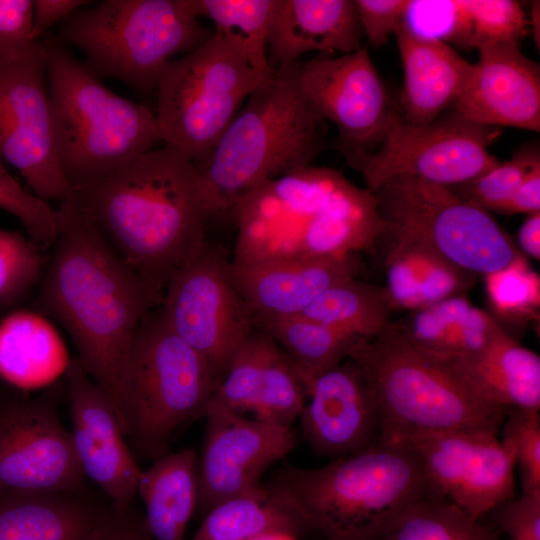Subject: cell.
<instances>
[{
    "label": "cell",
    "instance_id": "6da1fadb",
    "mask_svg": "<svg viewBox=\"0 0 540 540\" xmlns=\"http://www.w3.org/2000/svg\"><path fill=\"white\" fill-rule=\"evenodd\" d=\"M56 211L57 235L36 305L68 332L78 361L109 398L124 432L129 355L142 320L162 298L119 256L79 205L65 201Z\"/></svg>",
    "mask_w": 540,
    "mask_h": 540
},
{
    "label": "cell",
    "instance_id": "7a4b0ae2",
    "mask_svg": "<svg viewBox=\"0 0 540 540\" xmlns=\"http://www.w3.org/2000/svg\"><path fill=\"white\" fill-rule=\"evenodd\" d=\"M72 201L161 298L174 273L207 243L208 222L222 213L198 167L165 144L74 189Z\"/></svg>",
    "mask_w": 540,
    "mask_h": 540
},
{
    "label": "cell",
    "instance_id": "3957f363",
    "mask_svg": "<svg viewBox=\"0 0 540 540\" xmlns=\"http://www.w3.org/2000/svg\"><path fill=\"white\" fill-rule=\"evenodd\" d=\"M232 210L233 264L358 254L385 232L371 191L313 165L260 183Z\"/></svg>",
    "mask_w": 540,
    "mask_h": 540
},
{
    "label": "cell",
    "instance_id": "277c9868",
    "mask_svg": "<svg viewBox=\"0 0 540 540\" xmlns=\"http://www.w3.org/2000/svg\"><path fill=\"white\" fill-rule=\"evenodd\" d=\"M266 486L322 540H386L418 504L442 497L419 456L400 443H378L314 469L284 466Z\"/></svg>",
    "mask_w": 540,
    "mask_h": 540
},
{
    "label": "cell",
    "instance_id": "5b68a950",
    "mask_svg": "<svg viewBox=\"0 0 540 540\" xmlns=\"http://www.w3.org/2000/svg\"><path fill=\"white\" fill-rule=\"evenodd\" d=\"M299 62L272 68L198 169L222 212L260 183L312 165L325 121L305 96Z\"/></svg>",
    "mask_w": 540,
    "mask_h": 540
},
{
    "label": "cell",
    "instance_id": "8992f818",
    "mask_svg": "<svg viewBox=\"0 0 540 540\" xmlns=\"http://www.w3.org/2000/svg\"><path fill=\"white\" fill-rule=\"evenodd\" d=\"M41 43L57 157L73 190L163 142L149 107L109 89L56 36Z\"/></svg>",
    "mask_w": 540,
    "mask_h": 540
},
{
    "label": "cell",
    "instance_id": "52a82bcc",
    "mask_svg": "<svg viewBox=\"0 0 540 540\" xmlns=\"http://www.w3.org/2000/svg\"><path fill=\"white\" fill-rule=\"evenodd\" d=\"M368 381L380 414L378 443L449 430L498 434L507 410L479 398L443 360L418 348L399 322L357 340L349 353Z\"/></svg>",
    "mask_w": 540,
    "mask_h": 540
},
{
    "label": "cell",
    "instance_id": "ba28073f",
    "mask_svg": "<svg viewBox=\"0 0 540 540\" xmlns=\"http://www.w3.org/2000/svg\"><path fill=\"white\" fill-rule=\"evenodd\" d=\"M212 33L193 0H102L62 21L56 38L82 51L85 65L101 80L150 92L167 63Z\"/></svg>",
    "mask_w": 540,
    "mask_h": 540
},
{
    "label": "cell",
    "instance_id": "9c48e42d",
    "mask_svg": "<svg viewBox=\"0 0 540 540\" xmlns=\"http://www.w3.org/2000/svg\"><path fill=\"white\" fill-rule=\"evenodd\" d=\"M216 384L208 362L170 329L159 308L149 312L124 379V434L133 450L152 459L166 454L174 435L203 417Z\"/></svg>",
    "mask_w": 540,
    "mask_h": 540
},
{
    "label": "cell",
    "instance_id": "30bf717a",
    "mask_svg": "<svg viewBox=\"0 0 540 540\" xmlns=\"http://www.w3.org/2000/svg\"><path fill=\"white\" fill-rule=\"evenodd\" d=\"M271 71L255 69L213 31L198 47L167 63L158 76L155 114L164 144L196 166L203 163Z\"/></svg>",
    "mask_w": 540,
    "mask_h": 540
},
{
    "label": "cell",
    "instance_id": "8fae6325",
    "mask_svg": "<svg viewBox=\"0 0 540 540\" xmlns=\"http://www.w3.org/2000/svg\"><path fill=\"white\" fill-rule=\"evenodd\" d=\"M371 192L385 231L417 238L476 275L499 270L522 254L487 211L449 187L402 175Z\"/></svg>",
    "mask_w": 540,
    "mask_h": 540
},
{
    "label": "cell",
    "instance_id": "7c38bea8",
    "mask_svg": "<svg viewBox=\"0 0 540 540\" xmlns=\"http://www.w3.org/2000/svg\"><path fill=\"white\" fill-rule=\"evenodd\" d=\"M500 134L501 128L474 123L452 109L426 125L401 119L375 151L347 161L369 191L402 175L452 187L500 163L488 149Z\"/></svg>",
    "mask_w": 540,
    "mask_h": 540
},
{
    "label": "cell",
    "instance_id": "4fadbf2b",
    "mask_svg": "<svg viewBox=\"0 0 540 540\" xmlns=\"http://www.w3.org/2000/svg\"><path fill=\"white\" fill-rule=\"evenodd\" d=\"M158 308L170 329L208 362L217 381L255 328L230 261L208 243L174 273Z\"/></svg>",
    "mask_w": 540,
    "mask_h": 540
},
{
    "label": "cell",
    "instance_id": "5bb4252c",
    "mask_svg": "<svg viewBox=\"0 0 540 540\" xmlns=\"http://www.w3.org/2000/svg\"><path fill=\"white\" fill-rule=\"evenodd\" d=\"M61 382L37 397L0 395V496L85 488L70 432L58 403Z\"/></svg>",
    "mask_w": 540,
    "mask_h": 540
},
{
    "label": "cell",
    "instance_id": "9a60e30c",
    "mask_svg": "<svg viewBox=\"0 0 540 540\" xmlns=\"http://www.w3.org/2000/svg\"><path fill=\"white\" fill-rule=\"evenodd\" d=\"M0 158L40 199H73L57 157L41 41L19 58L0 60Z\"/></svg>",
    "mask_w": 540,
    "mask_h": 540
},
{
    "label": "cell",
    "instance_id": "2e32d148",
    "mask_svg": "<svg viewBox=\"0 0 540 540\" xmlns=\"http://www.w3.org/2000/svg\"><path fill=\"white\" fill-rule=\"evenodd\" d=\"M302 91L316 113L337 127L346 160L375 151L402 119L366 49L299 62Z\"/></svg>",
    "mask_w": 540,
    "mask_h": 540
},
{
    "label": "cell",
    "instance_id": "e0dca14e",
    "mask_svg": "<svg viewBox=\"0 0 540 540\" xmlns=\"http://www.w3.org/2000/svg\"><path fill=\"white\" fill-rule=\"evenodd\" d=\"M396 443L411 448L438 493L473 519L515 497L514 458L498 434L449 430Z\"/></svg>",
    "mask_w": 540,
    "mask_h": 540
},
{
    "label": "cell",
    "instance_id": "ac0fdd59",
    "mask_svg": "<svg viewBox=\"0 0 540 540\" xmlns=\"http://www.w3.org/2000/svg\"><path fill=\"white\" fill-rule=\"evenodd\" d=\"M203 417L196 511L206 515L216 505L256 489L262 474L295 447L297 437L291 427L223 409L207 408Z\"/></svg>",
    "mask_w": 540,
    "mask_h": 540
},
{
    "label": "cell",
    "instance_id": "d6986e66",
    "mask_svg": "<svg viewBox=\"0 0 540 540\" xmlns=\"http://www.w3.org/2000/svg\"><path fill=\"white\" fill-rule=\"evenodd\" d=\"M64 385L72 420V443L84 475L115 507H132L142 470L125 441L109 398L86 374L78 359L70 361Z\"/></svg>",
    "mask_w": 540,
    "mask_h": 540
},
{
    "label": "cell",
    "instance_id": "ffe728a7",
    "mask_svg": "<svg viewBox=\"0 0 540 540\" xmlns=\"http://www.w3.org/2000/svg\"><path fill=\"white\" fill-rule=\"evenodd\" d=\"M305 403V388L291 361L255 325L218 379L205 410L252 412L260 421L291 427Z\"/></svg>",
    "mask_w": 540,
    "mask_h": 540
},
{
    "label": "cell",
    "instance_id": "44dd1931",
    "mask_svg": "<svg viewBox=\"0 0 540 540\" xmlns=\"http://www.w3.org/2000/svg\"><path fill=\"white\" fill-rule=\"evenodd\" d=\"M299 417L305 440L319 455L349 456L378 444L380 414L372 389L350 359L321 373L305 387Z\"/></svg>",
    "mask_w": 540,
    "mask_h": 540
},
{
    "label": "cell",
    "instance_id": "7402d4cb",
    "mask_svg": "<svg viewBox=\"0 0 540 540\" xmlns=\"http://www.w3.org/2000/svg\"><path fill=\"white\" fill-rule=\"evenodd\" d=\"M467 82L453 110L474 123L540 131V68L518 42L477 48Z\"/></svg>",
    "mask_w": 540,
    "mask_h": 540
},
{
    "label": "cell",
    "instance_id": "603a6c76",
    "mask_svg": "<svg viewBox=\"0 0 540 540\" xmlns=\"http://www.w3.org/2000/svg\"><path fill=\"white\" fill-rule=\"evenodd\" d=\"M357 254L233 264V282L254 321L301 314L333 284L356 277Z\"/></svg>",
    "mask_w": 540,
    "mask_h": 540
},
{
    "label": "cell",
    "instance_id": "cb8c5ba5",
    "mask_svg": "<svg viewBox=\"0 0 540 540\" xmlns=\"http://www.w3.org/2000/svg\"><path fill=\"white\" fill-rule=\"evenodd\" d=\"M403 66L402 119L426 125L453 109L472 63L449 44L419 36L403 25L394 34Z\"/></svg>",
    "mask_w": 540,
    "mask_h": 540
},
{
    "label": "cell",
    "instance_id": "d4e9b609",
    "mask_svg": "<svg viewBox=\"0 0 540 540\" xmlns=\"http://www.w3.org/2000/svg\"><path fill=\"white\" fill-rule=\"evenodd\" d=\"M354 0H279L268 40L271 68L318 51L349 54L362 48Z\"/></svg>",
    "mask_w": 540,
    "mask_h": 540
},
{
    "label": "cell",
    "instance_id": "484cf974",
    "mask_svg": "<svg viewBox=\"0 0 540 540\" xmlns=\"http://www.w3.org/2000/svg\"><path fill=\"white\" fill-rule=\"evenodd\" d=\"M112 503L81 489L0 496V540H92Z\"/></svg>",
    "mask_w": 540,
    "mask_h": 540
},
{
    "label": "cell",
    "instance_id": "4316f807",
    "mask_svg": "<svg viewBox=\"0 0 540 540\" xmlns=\"http://www.w3.org/2000/svg\"><path fill=\"white\" fill-rule=\"evenodd\" d=\"M443 361L487 404L540 409V358L505 329L481 351Z\"/></svg>",
    "mask_w": 540,
    "mask_h": 540
},
{
    "label": "cell",
    "instance_id": "83f0119b",
    "mask_svg": "<svg viewBox=\"0 0 540 540\" xmlns=\"http://www.w3.org/2000/svg\"><path fill=\"white\" fill-rule=\"evenodd\" d=\"M387 286L394 310L412 312L453 296L465 295L478 275L455 265L412 236L385 231Z\"/></svg>",
    "mask_w": 540,
    "mask_h": 540
},
{
    "label": "cell",
    "instance_id": "f1b7e54d",
    "mask_svg": "<svg viewBox=\"0 0 540 540\" xmlns=\"http://www.w3.org/2000/svg\"><path fill=\"white\" fill-rule=\"evenodd\" d=\"M71 360L55 328L41 314L20 310L0 322V377L29 390L64 375Z\"/></svg>",
    "mask_w": 540,
    "mask_h": 540
},
{
    "label": "cell",
    "instance_id": "f546056e",
    "mask_svg": "<svg viewBox=\"0 0 540 540\" xmlns=\"http://www.w3.org/2000/svg\"><path fill=\"white\" fill-rule=\"evenodd\" d=\"M198 456L194 449L167 452L142 471L137 495L145 506V523L155 540H186L198 501Z\"/></svg>",
    "mask_w": 540,
    "mask_h": 540
},
{
    "label": "cell",
    "instance_id": "4dcf8cb0",
    "mask_svg": "<svg viewBox=\"0 0 540 540\" xmlns=\"http://www.w3.org/2000/svg\"><path fill=\"white\" fill-rule=\"evenodd\" d=\"M399 324L418 348L443 360L477 353L504 330L465 295L409 312Z\"/></svg>",
    "mask_w": 540,
    "mask_h": 540
},
{
    "label": "cell",
    "instance_id": "1f68e13d",
    "mask_svg": "<svg viewBox=\"0 0 540 540\" xmlns=\"http://www.w3.org/2000/svg\"><path fill=\"white\" fill-rule=\"evenodd\" d=\"M278 532L297 537L308 531L288 503L260 484L212 508L191 540H253Z\"/></svg>",
    "mask_w": 540,
    "mask_h": 540
},
{
    "label": "cell",
    "instance_id": "d6a6232c",
    "mask_svg": "<svg viewBox=\"0 0 540 540\" xmlns=\"http://www.w3.org/2000/svg\"><path fill=\"white\" fill-rule=\"evenodd\" d=\"M393 311L385 287L349 277L327 288L299 315L368 340L392 322Z\"/></svg>",
    "mask_w": 540,
    "mask_h": 540
},
{
    "label": "cell",
    "instance_id": "836d02e7",
    "mask_svg": "<svg viewBox=\"0 0 540 540\" xmlns=\"http://www.w3.org/2000/svg\"><path fill=\"white\" fill-rule=\"evenodd\" d=\"M280 346L304 388L315 377L348 359L357 339L303 315L256 319Z\"/></svg>",
    "mask_w": 540,
    "mask_h": 540
},
{
    "label": "cell",
    "instance_id": "e575fe53",
    "mask_svg": "<svg viewBox=\"0 0 540 540\" xmlns=\"http://www.w3.org/2000/svg\"><path fill=\"white\" fill-rule=\"evenodd\" d=\"M279 0H193L196 14L257 70L269 72L268 40Z\"/></svg>",
    "mask_w": 540,
    "mask_h": 540
},
{
    "label": "cell",
    "instance_id": "d590c367",
    "mask_svg": "<svg viewBox=\"0 0 540 540\" xmlns=\"http://www.w3.org/2000/svg\"><path fill=\"white\" fill-rule=\"evenodd\" d=\"M386 540H499L480 520L473 519L442 497L413 508Z\"/></svg>",
    "mask_w": 540,
    "mask_h": 540
},
{
    "label": "cell",
    "instance_id": "8d00e7d4",
    "mask_svg": "<svg viewBox=\"0 0 540 540\" xmlns=\"http://www.w3.org/2000/svg\"><path fill=\"white\" fill-rule=\"evenodd\" d=\"M484 283L489 304L497 316L515 322L539 317L540 278L523 254L484 275Z\"/></svg>",
    "mask_w": 540,
    "mask_h": 540
},
{
    "label": "cell",
    "instance_id": "74e56055",
    "mask_svg": "<svg viewBox=\"0 0 540 540\" xmlns=\"http://www.w3.org/2000/svg\"><path fill=\"white\" fill-rule=\"evenodd\" d=\"M540 162L539 149L528 146L478 177L449 187L456 195L485 211H503L525 175Z\"/></svg>",
    "mask_w": 540,
    "mask_h": 540
},
{
    "label": "cell",
    "instance_id": "f35d334b",
    "mask_svg": "<svg viewBox=\"0 0 540 540\" xmlns=\"http://www.w3.org/2000/svg\"><path fill=\"white\" fill-rule=\"evenodd\" d=\"M39 247L23 235L0 229V308L21 300L43 274Z\"/></svg>",
    "mask_w": 540,
    "mask_h": 540
},
{
    "label": "cell",
    "instance_id": "ab89813d",
    "mask_svg": "<svg viewBox=\"0 0 540 540\" xmlns=\"http://www.w3.org/2000/svg\"><path fill=\"white\" fill-rule=\"evenodd\" d=\"M469 22L468 48L488 43L518 42L529 25L521 4L515 0H463Z\"/></svg>",
    "mask_w": 540,
    "mask_h": 540
},
{
    "label": "cell",
    "instance_id": "60d3db41",
    "mask_svg": "<svg viewBox=\"0 0 540 540\" xmlns=\"http://www.w3.org/2000/svg\"><path fill=\"white\" fill-rule=\"evenodd\" d=\"M0 208L15 216L39 247L52 246L57 235V211L27 191L7 171L0 158Z\"/></svg>",
    "mask_w": 540,
    "mask_h": 540
},
{
    "label": "cell",
    "instance_id": "b9f144b4",
    "mask_svg": "<svg viewBox=\"0 0 540 540\" xmlns=\"http://www.w3.org/2000/svg\"><path fill=\"white\" fill-rule=\"evenodd\" d=\"M404 25L424 38L468 48L469 24L463 0L410 1Z\"/></svg>",
    "mask_w": 540,
    "mask_h": 540
},
{
    "label": "cell",
    "instance_id": "7bdbcfd3",
    "mask_svg": "<svg viewBox=\"0 0 540 540\" xmlns=\"http://www.w3.org/2000/svg\"><path fill=\"white\" fill-rule=\"evenodd\" d=\"M501 442L512 453L522 475V491L540 489L539 410L508 409Z\"/></svg>",
    "mask_w": 540,
    "mask_h": 540
},
{
    "label": "cell",
    "instance_id": "ee69618b",
    "mask_svg": "<svg viewBox=\"0 0 540 540\" xmlns=\"http://www.w3.org/2000/svg\"><path fill=\"white\" fill-rule=\"evenodd\" d=\"M33 0H0V60L26 54L33 39Z\"/></svg>",
    "mask_w": 540,
    "mask_h": 540
},
{
    "label": "cell",
    "instance_id": "f6af8a7d",
    "mask_svg": "<svg viewBox=\"0 0 540 540\" xmlns=\"http://www.w3.org/2000/svg\"><path fill=\"white\" fill-rule=\"evenodd\" d=\"M490 513L510 540H540V489L522 491Z\"/></svg>",
    "mask_w": 540,
    "mask_h": 540
},
{
    "label": "cell",
    "instance_id": "bcb514c9",
    "mask_svg": "<svg viewBox=\"0 0 540 540\" xmlns=\"http://www.w3.org/2000/svg\"><path fill=\"white\" fill-rule=\"evenodd\" d=\"M368 42L379 48L403 25L410 0H354Z\"/></svg>",
    "mask_w": 540,
    "mask_h": 540
},
{
    "label": "cell",
    "instance_id": "7dc6e473",
    "mask_svg": "<svg viewBox=\"0 0 540 540\" xmlns=\"http://www.w3.org/2000/svg\"><path fill=\"white\" fill-rule=\"evenodd\" d=\"M92 540H155L149 532L144 517L132 507L112 508Z\"/></svg>",
    "mask_w": 540,
    "mask_h": 540
},
{
    "label": "cell",
    "instance_id": "c3c4849f",
    "mask_svg": "<svg viewBox=\"0 0 540 540\" xmlns=\"http://www.w3.org/2000/svg\"><path fill=\"white\" fill-rule=\"evenodd\" d=\"M93 2L86 0H33V39L40 37L53 25L60 24L76 10Z\"/></svg>",
    "mask_w": 540,
    "mask_h": 540
},
{
    "label": "cell",
    "instance_id": "681fc988",
    "mask_svg": "<svg viewBox=\"0 0 540 540\" xmlns=\"http://www.w3.org/2000/svg\"><path fill=\"white\" fill-rule=\"evenodd\" d=\"M535 212H540V162L534 164L525 175L502 211L508 214Z\"/></svg>",
    "mask_w": 540,
    "mask_h": 540
},
{
    "label": "cell",
    "instance_id": "f907efd6",
    "mask_svg": "<svg viewBox=\"0 0 540 540\" xmlns=\"http://www.w3.org/2000/svg\"><path fill=\"white\" fill-rule=\"evenodd\" d=\"M521 250L533 259H540V212L528 214L518 231Z\"/></svg>",
    "mask_w": 540,
    "mask_h": 540
},
{
    "label": "cell",
    "instance_id": "816d5d0a",
    "mask_svg": "<svg viewBox=\"0 0 540 540\" xmlns=\"http://www.w3.org/2000/svg\"><path fill=\"white\" fill-rule=\"evenodd\" d=\"M531 16H530V23L533 28V36L535 43L537 44V47H539L540 44V31H539V20H540V4L539 1H533L531 2Z\"/></svg>",
    "mask_w": 540,
    "mask_h": 540
},
{
    "label": "cell",
    "instance_id": "f5cc1de1",
    "mask_svg": "<svg viewBox=\"0 0 540 540\" xmlns=\"http://www.w3.org/2000/svg\"><path fill=\"white\" fill-rule=\"evenodd\" d=\"M253 540H296V537L288 533L278 532L266 534Z\"/></svg>",
    "mask_w": 540,
    "mask_h": 540
}]
</instances>
